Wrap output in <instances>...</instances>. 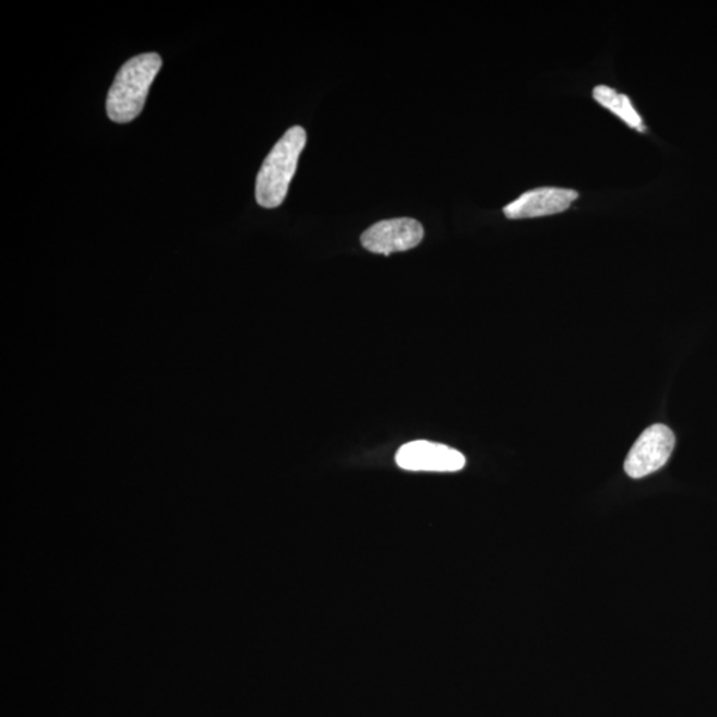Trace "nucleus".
Here are the masks:
<instances>
[{"mask_svg": "<svg viewBox=\"0 0 717 717\" xmlns=\"http://www.w3.org/2000/svg\"><path fill=\"white\" fill-rule=\"evenodd\" d=\"M162 65V57L152 52L139 55L121 67L107 97L110 120L127 124L138 118Z\"/></svg>", "mask_w": 717, "mask_h": 717, "instance_id": "nucleus-1", "label": "nucleus"}, {"mask_svg": "<svg viewBox=\"0 0 717 717\" xmlns=\"http://www.w3.org/2000/svg\"><path fill=\"white\" fill-rule=\"evenodd\" d=\"M396 464L413 471H458L467 459L462 452L427 440L410 441L396 453Z\"/></svg>", "mask_w": 717, "mask_h": 717, "instance_id": "nucleus-5", "label": "nucleus"}, {"mask_svg": "<svg viewBox=\"0 0 717 717\" xmlns=\"http://www.w3.org/2000/svg\"><path fill=\"white\" fill-rule=\"evenodd\" d=\"M425 238V228L414 218L380 220L361 235L360 241L373 254L390 255L418 247Z\"/></svg>", "mask_w": 717, "mask_h": 717, "instance_id": "nucleus-4", "label": "nucleus"}, {"mask_svg": "<svg viewBox=\"0 0 717 717\" xmlns=\"http://www.w3.org/2000/svg\"><path fill=\"white\" fill-rule=\"evenodd\" d=\"M676 449V434L665 425L646 429L635 441L624 462V471L631 478H643L664 468Z\"/></svg>", "mask_w": 717, "mask_h": 717, "instance_id": "nucleus-3", "label": "nucleus"}, {"mask_svg": "<svg viewBox=\"0 0 717 717\" xmlns=\"http://www.w3.org/2000/svg\"><path fill=\"white\" fill-rule=\"evenodd\" d=\"M593 96L600 106L609 109L611 113L617 115L624 124L640 132L646 131L640 113L636 112L633 103L630 101L626 95L619 94V92L608 87V85H598V87L594 88Z\"/></svg>", "mask_w": 717, "mask_h": 717, "instance_id": "nucleus-7", "label": "nucleus"}, {"mask_svg": "<svg viewBox=\"0 0 717 717\" xmlns=\"http://www.w3.org/2000/svg\"><path fill=\"white\" fill-rule=\"evenodd\" d=\"M306 141L308 134L303 128L292 127L268 153L256 177L255 199L259 205L274 210L285 201Z\"/></svg>", "mask_w": 717, "mask_h": 717, "instance_id": "nucleus-2", "label": "nucleus"}, {"mask_svg": "<svg viewBox=\"0 0 717 717\" xmlns=\"http://www.w3.org/2000/svg\"><path fill=\"white\" fill-rule=\"evenodd\" d=\"M578 193L573 189L538 188L519 195L504 207L509 219L537 218L566 212Z\"/></svg>", "mask_w": 717, "mask_h": 717, "instance_id": "nucleus-6", "label": "nucleus"}]
</instances>
